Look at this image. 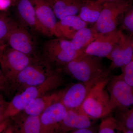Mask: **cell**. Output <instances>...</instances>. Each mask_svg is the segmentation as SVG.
Returning <instances> with one entry per match:
<instances>
[{"instance_id":"1","label":"cell","mask_w":133,"mask_h":133,"mask_svg":"<svg viewBox=\"0 0 133 133\" xmlns=\"http://www.w3.org/2000/svg\"><path fill=\"white\" fill-rule=\"evenodd\" d=\"M62 72L59 71L41 84L30 87L22 92L15 94L9 102L5 119L14 116L24 110L29 103L36 98L64 85L65 80Z\"/></svg>"},{"instance_id":"2","label":"cell","mask_w":133,"mask_h":133,"mask_svg":"<svg viewBox=\"0 0 133 133\" xmlns=\"http://www.w3.org/2000/svg\"><path fill=\"white\" fill-rule=\"evenodd\" d=\"M59 71L38 57L18 74L10 87L11 94L15 95L29 87L41 84Z\"/></svg>"},{"instance_id":"3","label":"cell","mask_w":133,"mask_h":133,"mask_svg":"<svg viewBox=\"0 0 133 133\" xmlns=\"http://www.w3.org/2000/svg\"><path fill=\"white\" fill-rule=\"evenodd\" d=\"M82 54L73 49L70 41L58 38L44 42L41 57L53 68L61 71L65 64Z\"/></svg>"},{"instance_id":"4","label":"cell","mask_w":133,"mask_h":133,"mask_svg":"<svg viewBox=\"0 0 133 133\" xmlns=\"http://www.w3.org/2000/svg\"><path fill=\"white\" fill-rule=\"evenodd\" d=\"M107 69L102 63V58L81 55L66 64L61 70L76 80L87 81L103 74Z\"/></svg>"},{"instance_id":"5","label":"cell","mask_w":133,"mask_h":133,"mask_svg":"<svg viewBox=\"0 0 133 133\" xmlns=\"http://www.w3.org/2000/svg\"><path fill=\"white\" fill-rule=\"evenodd\" d=\"M111 76L96 83L81 106L84 111L93 120L102 118L112 112L109 106V93L105 89Z\"/></svg>"},{"instance_id":"6","label":"cell","mask_w":133,"mask_h":133,"mask_svg":"<svg viewBox=\"0 0 133 133\" xmlns=\"http://www.w3.org/2000/svg\"><path fill=\"white\" fill-rule=\"evenodd\" d=\"M131 5L129 0H118L104 3L97 21L91 28L99 33L115 31L124 13Z\"/></svg>"},{"instance_id":"7","label":"cell","mask_w":133,"mask_h":133,"mask_svg":"<svg viewBox=\"0 0 133 133\" xmlns=\"http://www.w3.org/2000/svg\"><path fill=\"white\" fill-rule=\"evenodd\" d=\"M31 56L13 49L5 47L0 59V67L10 87L19 73L37 58Z\"/></svg>"},{"instance_id":"8","label":"cell","mask_w":133,"mask_h":133,"mask_svg":"<svg viewBox=\"0 0 133 133\" xmlns=\"http://www.w3.org/2000/svg\"><path fill=\"white\" fill-rule=\"evenodd\" d=\"M111 71L108 68L103 74L90 80L72 84L61 90L60 101L67 109L80 107L96 83L110 76Z\"/></svg>"},{"instance_id":"9","label":"cell","mask_w":133,"mask_h":133,"mask_svg":"<svg viewBox=\"0 0 133 133\" xmlns=\"http://www.w3.org/2000/svg\"><path fill=\"white\" fill-rule=\"evenodd\" d=\"M6 42L9 46L26 55L36 57V43L28 30L10 17Z\"/></svg>"},{"instance_id":"10","label":"cell","mask_w":133,"mask_h":133,"mask_svg":"<svg viewBox=\"0 0 133 133\" xmlns=\"http://www.w3.org/2000/svg\"><path fill=\"white\" fill-rule=\"evenodd\" d=\"M107 87L109 106L112 111L119 108L130 107L133 104V87L123 80L121 75L111 76Z\"/></svg>"},{"instance_id":"11","label":"cell","mask_w":133,"mask_h":133,"mask_svg":"<svg viewBox=\"0 0 133 133\" xmlns=\"http://www.w3.org/2000/svg\"><path fill=\"white\" fill-rule=\"evenodd\" d=\"M122 33L119 30L109 33H99L96 39L83 51L82 56L106 57L118 43Z\"/></svg>"},{"instance_id":"12","label":"cell","mask_w":133,"mask_h":133,"mask_svg":"<svg viewBox=\"0 0 133 133\" xmlns=\"http://www.w3.org/2000/svg\"><path fill=\"white\" fill-rule=\"evenodd\" d=\"M33 4L37 22L39 34L48 37L55 35L56 17L46 0H30Z\"/></svg>"},{"instance_id":"13","label":"cell","mask_w":133,"mask_h":133,"mask_svg":"<svg viewBox=\"0 0 133 133\" xmlns=\"http://www.w3.org/2000/svg\"><path fill=\"white\" fill-rule=\"evenodd\" d=\"M67 110L60 100L46 108L41 115L40 133H57L59 124L65 116Z\"/></svg>"},{"instance_id":"14","label":"cell","mask_w":133,"mask_h":133,"mask_svg":"<svg viewBox=\"0 0 133 133\" xmlns=\"http://www.w3.org/2000/svg\"><path fill=\"white\" fill-rule=\"evenodd\" d=\"M111 60V70L127 64L133 59V36L122 33L118 43L106 57Z\"/></svg>"},{"instance_id":"15","label":"cell","mask_w":133,"mask_h":133,"mask_svg":"<svg viewBox=\"0 0 133 133\" xmlns=\"http://www.w3.org/2000/svg\"><path fill=\"white\" fill-rule=\"evenodd\" d=\"M41 115H30L21 111L10 117L11 122L5 133H40Z\"/></svg>"},{"instance_id":"16","label":"cell","mask_w":133,"mask_h":133,"mask_svg":"<svg viewBox=\"0 0 133 133\" xmlns=\"http://www.w3.org/2000/svg\"><path fill=\"white\" fill-rule=\"evenodd\" d=\"M81 107L67 109L59 124L57 133H65L92 126V122Z\"/></svg>"},{"instance_id":"17","label":"cell","mask_w":133,"mask_h":133,"mask_svg":"<svg viewBox=\"0 0 133 133\" xmlns=\"http://www.w3.org/2000/svg\"><path fill=\"white\" fill-rule=\"evenodd\" d=\"M17 21L30 32L39 34L35 11L30 0H17Z\"/></svg>"},{"instance_id":"18","label":"cell","mask_w":133,"mask_h":133,"mask_svg":"<svg viewBox=\"0 0 133 133\" xmlns=\"http://www.w3.org/2000/svg\"><path fill=\"white\" fill-rule=\"evenodd\" d=\"M88 24L78 16H68L57 22L55 36L58 38L71 39L79 30L88 27Z\"/></svg>"},{"instance_id":"19","label":"cell","mask_w":133,"mask_h":133,"mask_svg":"<svg viewBox=\"0 0 133 133\" xmlns=\"http://www.w3.org/2000/svg\"><path fill=\"white\" fill-rule=\"evenodd\" d=\"M56 17L60 19L78 14L83 0H46Z\"/></svg>"},{"instance_id":"20","label":"cell","mask_w":133,"mask_h":133,"mask_svg":"<svg viewBox=\"0 0 133 133\" xmlns=\"http://www.w3.org/2000/svg\"><path fill=\"white\" fill-rule=\"evenodd\" d=\"M61 93L62 91H60L42 95L32 100L22 111L30 115H40L50 105L60 100Z\"/></svg>"},{"instance_id":"21","label":"cell","mask_w":133,"mask_h":133,"mask_svg":"<svg viewBox=\"0 0 133 133\" xmlns=\"http://www.w3.org/2000/svg\"><path fill=\"white\" fill-rule=\"evenodd\" d=\"M98 34L92 28H88L87 27L81 29L75 34L70 41L72 48L83 54V51L96 39Z\"/></svg>"},{"instance_id":"22","label":"cell","mask_w":133,"mask_h":133,"mask_svg":"<svg viewBox=\"0 0 133 133\" xmlns=\"http://www.w3.org/2000/svg\"><path fill=\"white\" fill-rule=\"evenodd\" d=\"M102 8V4L97 0H83L78 16L88 24H94L97 21Z\"/></svg>"},{"instance_id":"23","label":"cell","mask_w":133,"mask_h":133,"mask_svg":"<svg viewBox=\"0 0 133 133\" xmlns=\"http://www.w3.org/2000/svg\"><path fill=\"white\" fill-rule=\"evenodd\" d=\"M129 107L119 108L113 110L115 111V118L120 125L133 130V109Z\"/></svg>"},{"instance_id":"24","label":"cell","mask_w":133,"mask_h":133,"mask_svg":"<svg viewBox=\"0 0 133 133\" xmlns=\"http://www.w3.org/2000/svg\"><path fill=\"white\" fill-rule=\"evenodd\" d=\"M110 114L101 118L98 132L114 133H116V131L120 132L118 122L114 116L110 115Z\"/></svg>"},{"instance_id":"25","label":"cell","mask_w":133,"mask_h":133,"mask_svg":"<svg viewBox=\"0 0 133 133\" xmlns=\"http://www.w3.org/2000/svg\"><path fill=\"white\" fill-rule=\"evenodd\" d=\"M120 29L122 31L125 30L128 35L133 36V7L132 5L127 9L121 22Z\"/></svg>"},{"instance_id":"26","label":"cell","mask_w":133,"mask_h":133,"mask_svg":"<svg viewBox=\"0 0 133 133\" xmlns=\"http://www.w3.org/2000/svg\"><path fill=\"white\" fill-rule=\"evenodd\" d=\"M10 18L5 14H0V42H6L9 31Z\"/></svg>"},{"instance_id":"27","label":"cell","mask_w":133,"mask_h":133,"mask_svg":"<svg viewBox=\"0 0 133 133\" xmlns=\"http://www.w3.org/2000/svg\"><path fill=\"white\" fill-rule=\"evenodd\" d=\"M120 68L122 71L121 75L123 80L128 85L133 87V59Z\"/></svg>"},{"instance_id":"28","label":"cell","mask_w":133,"mask_h":133,"mask_svg":"<svg viewBox=\"0 0 133 133\" xmlns=\"http://www.w3.org/2000/svg\"><path fill=\"white\" fill-rule=\"evenodd\" d=\"M0 92L4 93L5 95L9 96L11 94L10 85L6 79L3 74L0 67Z\"/></svg>"},{"instance_id":"29","label":"cell","mask_w":133,"mask_h":133,"mask_svg":"<svg viewBox=\"0 0 133 133\" xmlns=\"http://www.w3.org/2000/svg\"><path fill=\"white\" fill-rule=\"evenodd\" d=\"M9 102H7L3 95L0 92V123L5 119V112L7 108Z\"/></svg>"},{"instance_id":"30","label":"cell","mask_w":133,"mask_h":133,"mask_svg":"<svg viewBox=\"0 0 133 133\" xmlns=\"http://www.w3.org/2000/svg\"><path fill=\"white\" fill-rule=\"evenodd\" d=\"M97 132L95 128L92 126L84 128L73 130L70 132L71 133H92Z\"/></svg>"},{"instance_id":"31","label":"cell","mask_w":133,"mask_h":133,"mask_svg":"<svg viewBox=\"0 0 133 133\" xmlns=\"http://www.w3.org/2000/svg\"><path fill=\"white\" fill-rule=\"evenodd\" d=\"M11 118L9 117L5 119L0 123V133H5V131L11 124Z\"/></svg>"},{"instance_id":"32","label":"cell","mask_w":133,"mask_h":133,"mask_svg":"<svg viewBox=\"0 0 133 133\" xmlns=\"http://www.w3.org/2000/svg\"><path fill=\"white\" fill-rule=\"evenodd\" d=\"M12 2V0H0V10L6 9L11 5Z\"/></svg>"},{"instance_id":"33","label":"cell","mask_w":133,"mask_h":133,"mask_svg":"<svg viewBox=\"0 0 133 133\" xmlns=\"http://www.w3.org/2000/svg\"><path fill=\"white\" fill-rule=\"evenodd\" d=\"M7 44H5V43L0 42V59L2 56L3 52L4 51L5 47L7 46Z\"/></svg>"},{"instance_id":"34","label":"cell","mask_w":133,"mask_h":133,"mask_svg":"<svg viewBox=\"0 0 133 133\" xmlns=\"http://www.w3.org/2000/svg\"><path fill=\"white\" fill-rule=\"evenodd\" d=\"M97 1L101 4H103L106 3L112 2L118 0H97Z\"/></svg>"}]
</instances>
